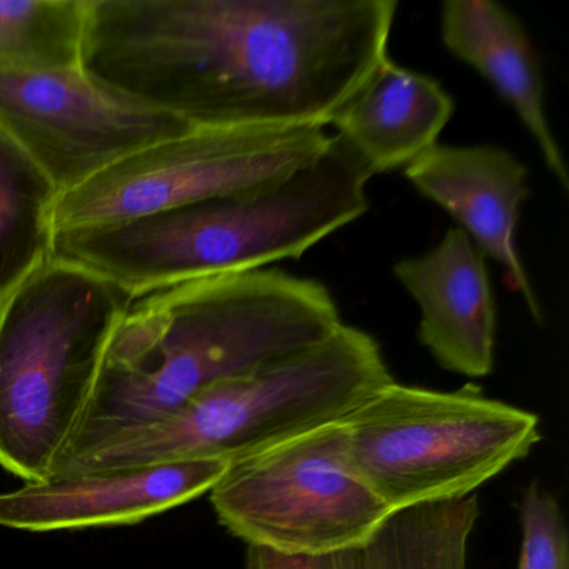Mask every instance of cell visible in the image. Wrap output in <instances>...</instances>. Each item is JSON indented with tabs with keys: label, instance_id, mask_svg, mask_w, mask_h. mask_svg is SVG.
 Listing matches in <instances>:
<instances>
[{
	"label": "cell",
	"instance_id": "6da1fadb",
	"mask_svg": "<svg viewBox=\"0 0 569 569\" xmlns=\"http://www.w3.org/2000/svg\"><path fill=\"white\" fill-rule=\"evenodd\" d=\"M395 0H88L82 71L192 128L326 126L388 58Z\"/></svg>",
	"mask_w": 569,
	"mask_h": 569
},
{
	"label": "cell",
	"instance_id": "7a4b0ae2",
	"mask_svg": "<svg viewBox=\"0 0 569 569\" xmlns=\"http://www.w3.org/2000/svg\"><path fill=\"white\" fill-rule=\"evenodd\" d=\"M341 325L325 284L279 269L194 279L136 299L59 466L172 415L211 386L312 348Z\"/></svg>",
	"mask_w": 569,
	"mask_h": 569
},
{
	"label": "cell",
	"instance_id": "3957f363",
	"mask_svg": "<svg viewBox=\"0 0 569 569\" xmlns=\"http://www.w3.org/2000/svg\"><path fill=\"white\" fill-rule=\"evenodd\" d=\"M372 169L339 134L308 164L256 191L102 228L58 232L52 259L134 299L181 282L299 259L369 209Z\"/></svg>",
	"mask_w": 569,
	"mask_h": 569
},
{
	"label": "cell",
	"instance_id": "277c9868",
	"mask_svg": "<svg viewBox=\"0 0 569 569\" xmlns=\"http://www.w3.org/2000/svg\"><path fill=\"white\" fill-rule=\"evenodd\" d=\"M129 292L51 259L0 306V468L54 476L94 395Z\"/></svg>",
	"mask_w": 569,
	"mask_h": 569
},
{
	"label": "cell",
	"instance_id": "5b68a950",
	"mask_svg": "<svg viewBox=\"0 0 569 569\" xmlns=\"http://www.w3.org/2000/svg\"><path fill=\"white\" fill-rule=\"evenodd\" d=\"M391 381L378 341L342 322L319 345L211 386L172 415L62 462L54 476L199 459L234 462L345 418Z\"/></svg>",
	"mask_w": 569,
	"mask_h": 569
},
{
	"label": "cell",
	"instance_id": "8992f818",
	"mask_svg": "<svg viewBox=\"0 0 569 569\" xmlns=\"http://www.w3.org/2000/svg\"><path fill=\"white\" fill-rule=\"evenodd\" d=\"M341 422L349 461L392 512L476 495L541 441L535 412L476 386L391 381Z\"/></svg>",
	"mask_w": 569,
	"mask_h": 569
},
{
	"label": "cell",
	"instance_id": "52a82bcc",
	"mask_svg": "<svg viewBox=\"0 0 569 569\" xmlns=\"http://www.w3.org/2000/svg\"><path fill=\"white\" fill-rule=\"evenodd\" d=\"M209 492L229 535L289 556L361 545L392 515L349 461L341 419L231 462Z\"/></svg>",
	"mask_w": 569,
	"mask_h": 569
},
{
	"label": "cell",
	"instance_id": "ba28073f",
	"mask_svg": "<svg viewBox=\"0 0 569 569\" xmlns=\"http://www.w3.org/2000/svg\"><path fill=\"white\" fill-rule=\"evenodd\" d=\"M329 139L326 126L189 129L62 192L52 214L54 234L256 191L308 164Z\"/></svg>",
	"mask_w": 569,
	"mask_h": 569
},
{
	"label": "cell",
	"instance_id": "9c48e42d",
	"mask_svg": "<svg viewBox=\"0 0 569 569\" xmlns=\"http://www.w3.org/2000/svg\"><path fill=\"white\" fill-rule=\"evenodd\" d=\"M191 124L146 108L84 71H21L0 66V132L58 191L84 184L126 156Z\"/></svg>",
	"mask_w": 569,
	"mask_h": 569
},
{
	"label": "cell",
	"instance_id": "30bf717a",
	"mask_svg": "<svg viewBox=\"0 0 569 569\" xmlns=\"http://www.w3.org/2000/svg\"><path fill=\"white\" fill-rule=\"evenodd\" d=\"M224 459L52 476L0 492V526L51 532L138 525L211 491Z\"/></svg>",
	"mask_w": 569,
	"mask_h": 569
},
{
	"label": "cell",
	"instance_id": "8fae6325",
	"mask_svg": "<svg viewBox=\"0 0 569 569\" xmlns=\"http://www.w3.org/2000/svg\"><path fill=\"white\" fill-rule=\"evenodd\" d=\"M405 178L429 201L441 206L482 256L506 269L509 284L538 325L541 305L518 249V222L528 199L529 171L496 146L436 144L405 168Z\"/></svg>",
	"mask_w": 569,
	"mask_h": 569
},
{
	"label": "cell",
	"instance_id": "7c38bea8",
	"mask_svg": "<svg viewBox=\"0 0 569 569\" xmlns=\"http://www.w3.org/2000/svg\"><path fill=\"white\" fill-rule=\"evenodd\" d=\"M418 305V338L439 366L485 378L495 368L496 302L485 256L462 229L445 232L436 248L395 266Z\"/></svg>",
	"mask_w": 569,
	"mask_h": 569
},
{
	"label": "cell",
	"instance_id": "4fadbf2b",
	"mask_svg": "<svg viewBox=\"0 0 569 569\" xmlns=\"http://www.w3.org/2000/svg\"><path fill=\"white\" fill-rule=\"evenodd\" d=\"M441 39L515 109L546 168L568 191V166L546 114L541 62L525 26L495 0H448L441 9Z\"/></svg>",
	"mask_w": 569,
	"mask_h": 569
},
{
	"label": "cell",
	"instance_id": "5bb4252c",
	"mask_svg": "<svg viewBox=\"0 0 569 569\" xmlns=\"http://www.w3.org/2000/svg\"><path fill=\"white\" fill-rule=\"evenodd\" d=\"M452 112L455 101L438 81L388 56L335 112L328 128L381 174L406 168L438 144Z\"/></svg>",
	"mask_w": 569,
	"mask_h": 569
},
{
	"label": "cell",
	"instance_id": "9a60e30c",
	"mask_svg": "<svg viewBox=\"0 0 569 569\" xmlns=\"http://www.w3.org/2000/svg\"><path fill=\"white\" fill-rule=\"evenodd\" d=\"M478 495L392 512L361 545L319 556L248 548L244 569H468Z\"/></svg>",
	"mask_w": 569,
	"mask_h": 569
},
{
	"label": "cell",
	"instance_id": "2e32d148",
	"mask_svg": "<svg viewBox=\"0 0 569 569\" xmlns=\"http://www.w3.org/2000/svg\"><path fill=\"white\" fill-rule=\"evenodd\" d=\"M61 192L0 132V306L52 259V214Z\"/></svg>",
	"mask_w": 569,
	"mask_h": 569
},
{
	"label": "cell",
	"instance_id": "e0dca14e",
	"mask_svg": "<svg viewBox=\"0 0 569 569\" xmlns=\"http://www.w3.org/2000/svg\"><path fill=\"white\" fill-rule=\"evenodd\" d=\"M88 0H0V66L82 71Z\"/></svg>",
	"mask_w": 569,
	"mask_h": 569
},
{
	"label": "cell",
	"instance_id": "ac0fdd59",
	"mask_svg": "<svg viewBox=\"0 0 569 569\" xmlns=\"http://www.w3.org/2000/svg\"><path fill=\"white\" fill-rule=\"evenodd\" d=\"M518 515V569H569L568 525L558 498L531 482L522 492Z\"/></svg>",
	"mask_w": 569,
	"mask_h": 569
}]
</instances>
